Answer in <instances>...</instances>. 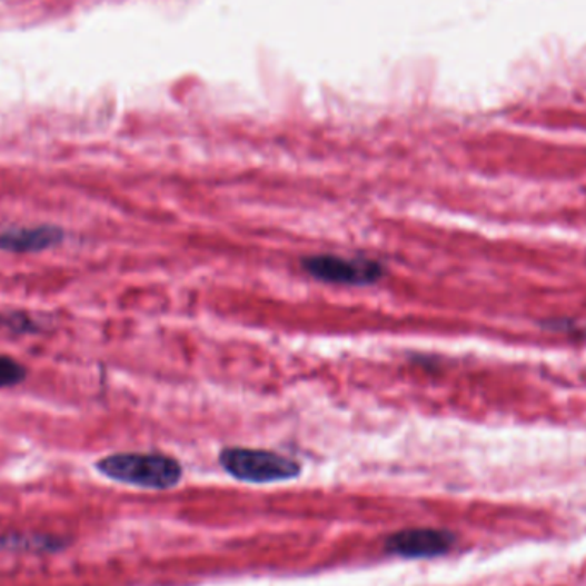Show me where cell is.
Listing matches in <instances>:
<instances>
[{"label":"cell","mask_w":586,"mask_h":586,"mask_svg":"<svg viewBox=\"0 0 586 586\" xmlns=\"http://www.w3.org/2000/svg\"><path fill=\"white\" fill-rule=\"evenodd\" d=\"M68 540L46 534H9L0 537V549L14 553L47 554L66 549Z\"/></svg>","instance_id":"obj_6"},{"label":"cell","mask_w":586,"mask_h":586,"mask_svg":"<svg viewBox=\"0 0 586 586\" xmlns=\"http://www.w3.org/2000/svg\"><path fill=\"white\" fill-rule=\"evenodd\" d=\"M0 328L14 332H37L38 325L27 312L6 310L0 312Z\"/></svg>","instance_id":"obj_8"},{"label":"cell","mask_w":586,"mask_h":586,"mask_svg":"<svg viewBox=\"0 0 586 586\" xmlns=\"http://www.w3.org/2000/svg\"><path fill=\"white\" fill-rule=\"evenodd\" d=\"M64 240V230L56 225H41L33 228H12L0 234V249L27 255V252H41L50 247L59 246Z\"/></svg>","instance_id":"obj_5"},{"label":"cell","mask_w":586,"mask_h":586,"mask_svg":"<svg viewBox=\"0 0 586 586\" xmlns=\"http://www.w3.org/2000/svg\"><path fill=\"white\" fill-rule=\"evenodd\" d=\"M27 379V369L18 360L0 355V388H12Z\"/></svg>","instance_id":"obj_7"},{"label":"cell","mask_w":586,"mask_h":586,"mask_svg":"<svg viewBox=\"0 0 586 586\" xmlns=\"http://www.w3.org/2000/svg\"><path fill=\"white\" fill-rule=\"evenodd\" d=\"M97 470L116 483L142 489H172L182 478V467L172 456L155 453H119L97 461Z\"/></svg>","instance_id":"obj_1"},{"label":"cell","mask_w":586,"mask_h":586,"mask_svg":"<svg viewBox=\"0 0 586 586\" xmlns=\"http://www.w3.org/2000/svg\"><path fill=\"white\" fill-rule=\"evenodd\" d=\"M220 465L242 483L269 484L299 477L302 467L296 459L265 449L227 448Z\"/></svg>","instance_id":"obj_2"},{"label":"cell","mask_w":586,"mask_h":586,"mask_svg":"<svg viewBox=\"0 0 586 586\" xmlns=\"http://www.w3.org/2000/svg\"><path fill=\"white\" fill-rule=\"evenodd\" d=\"M304 269L310 277L338 285L378 284L386 275L379 262L370 259H347L340 256H310L302 259Z\"/></svg>","instance_id":"obj_3"},{"label":"cell","mask_w":586,"mask_h":586,"mask_svg":"<svg viewBox=\"0 0 586 586\" xmlns=\"http://www.w3.org/2000/svg\"><path fill=\"white\" fill-rule=\"evenodd\" d=\"M456 535L441 528H407L386 538V550L407 559H433L455 547Z\"/></svg>","instance_id":"obj_4"}]
</instances>
